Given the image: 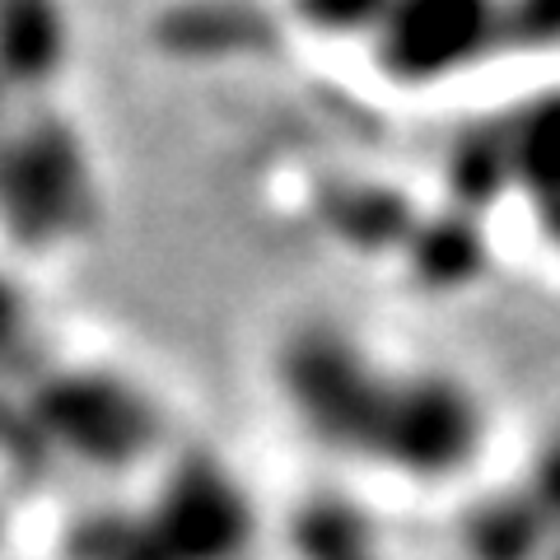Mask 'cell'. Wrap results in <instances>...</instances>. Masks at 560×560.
<instances>
[{"label":"cell","mask_w":560,"mask_h":560,"mask_svg":"<svg viewBox=\"0 0 560 560\" xmlns=\"http://www.w3.org/2000/svg\"><path fill=\"white\" fill-rule=\"evenodd\" d=\"M253 504L210 458H183L140 504L103 510L70 528L66 560H243Z\"/></svg>","instance_id":"obj_1"},{"label":"cell","mask_w":560,"mask_h":560,"mask_svg":"<svg viewBox=\"0 0 560 560\" xmlns=\"http://www.w3.org/2000/svg\"><path fill=\"white\" fill-rule=\"evenodd\" d=\"M0 551H5V510H0Z\"/></svg>","instance_id":"obj_4"},{"label":"cell","mask_w":560,"mask_h":560,"mask_svg":"<svg viewBox=\"0 0 560 560\" xmlns=\"http://www.w3.org/2000/svg\"><path fill=\"white\" fill-rule=\"evenodd\" d=\"M20 318H24V304L5 280H0V355H10L14 341H20Z\"/></svg>","instance_id":"obj_3"},{"label":"cell","mask_w":560,"mask_h":560,"mask_svg":"<svg viewBox=\"0 0 560 560\" xmlns=\"http://www.w3.org/2000/svg\"><path fill=\"white\" fill-rule=\"evenodd\" d=\"M28 420L57 453L94 467H131L160 444L154 401L108 370L43 374L28 393Z\"/></svg>","instance_id":"obj_2"}]
</instances>
